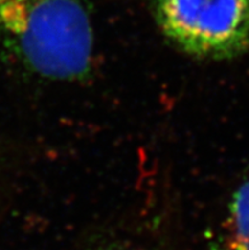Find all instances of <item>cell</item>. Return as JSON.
Here are the masks:
<instances>
[{"mask_svg":"<svg viewBox=\"0 0 249 250\" xmlns=\"http://www.w3.org/2000/svg\"><path fill=\"white\" fill-rule=\"evenodd\" d=\"M0 47L38 78L84 79L94 50L87 0H0Z\"/></svg>","mask_w":249,"mask_h":250,"instance_id":"obj_1","label":"cell"},{"mask_svg":"<svg viewBox=\"0 0 249 250\" xmlns=\"http://www.w3.org/2000/svg\"><path fill=\"white\" fill-rule=\"evenodd\" d=\"M161 33L201 60L249 54V0H153Z\"/></svg>","mask_w":249,"mask_h":250,"instance_id":"obj_2","label":"cell"},{"mask_svg":"<svg viewBox=\"0 0 249 250\" xmlns=\"http://www.w3.org/2000/svg\"><path fill=\"white\" fill-rule=\"evenodd\" d=\"M210 250H249V169L231 197L219 236Z\"/></svg>","mask_w":249,"mask_h":250,"instance_id":"obj_3","label":"cell"}]
</instances>
